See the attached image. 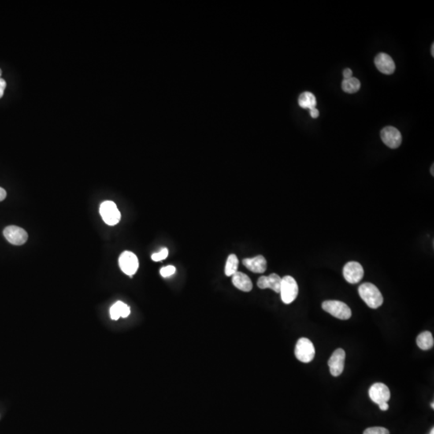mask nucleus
Returning <instances> with one entry per match:
<instances>
[{
	"label": "nucleus",
	"mask_w": 434,
	"mask_h": 434,
	"mask_svg": "<svg viewBox=\"0 0 434 434\" xmlns=\"http://www.w3.org/2000/svg\"><path fill=\"white\" fill-rule=\"evenodd\" d=\"M359 294L364 302L372 309H377L384 302V298L380 290L372 283H366L361 285L359 287Z\"/></svg>",
	"instance_id": "1"
},
{
	"label": "nucleus",
	"mask_w": 434,
	"mask_h": 434,
	"mask_svg": "<svg viewBox=\"0 0 434 434\" xmlns=\"http://www.w3.org/2000/svg\"><path fill=\"white\" fill-rule=\"evenodd\" d=\"M323 310L341 320H347L351 317V310L347 304L336 300H328L322 304Z\"/></svg>",
	"instance_id": "2"
},
{
	"label": "nucleus",
	"mask_w": 434,
	"mask_h": 434,
	"mask_svg": "<svg viewBox=\"0 0 434 434\" xmlns=\"http://www.w3.org/2000/svg\"><path fill=\"white\" fill-rule=\"evenodd\" d=\"M279 294H281V298L285 304L292 303L296 299L298 294V286L293 277L285 276L282 279Z\"/></svg>",
	"instance_id": "3"
},
{
	"label": "nucleus",
	"mask_w": 434,
	"mask_h": 434,
	"mask_svg": "<svg viewBox=\"0 0 434 434\" xmlns=\"http://www.w3.org/2000/svg\"><path fill=\"white\" fill-rule=\"evenodd\" d=\"M294 353H295V357L299 361L306 364V363L311 362L314 358L315 349L310 339L301 338L298 339Z\"/></svg>",
	"instance_id": "4"
},
{
	"label": "nucleus",
	"mask_w": 434,
	"mask_h": 434,
	"mask_svg": "<svg viewBox=\"0 0 434 434\" xmlns=\"http://www.w3.org/2000/svg\"><path fill=\"white\" fill-rule=\"evenodd\" d=\"M99 211L104 222L108 225H116L121 220V212H119L117 205L113 201L102 203Z\"/></svg>",
	"instance_id": "5"
},
{
	"label": "nucleus",
	"mask_w": 434,
	"mask_h": 434,
	"mask_svg": "<svg viewBox=\"0 0 434 434\" xmlns=\"http://www.w3.org/2000/svg\"><path fill=\"white\" fill-rule=\"evenodd\" d=\"M119 266L123 273L132 277L138 269V259L132 252L125 251L122 253L119 260Z\"/></svg>",
	"instance_id": "6"
},
{
	"label": "nucleus",
	"mask_w": 434,
	"mask_h": 434,
	"mask_svg": "<svg viewBox=\"0 0 434 434\" xmlns=\"http://www.w3.org/2000/svg\"><path fill=\"white\" fill-rule=\"evenodd\" d=\"M343 277L350 284L360 283L364 278V271L362 265L357 261H350L343 267Z\"/></svg>",
	"instance_id": "7"
},
{
	"label": "nucleus",
	"mask_w": 434,
	"mask_h": 434,
	"mask_svg": "<svg viewBox=\"0 0 434 434\" xmlns=\"http://www.w3.org/2000/svg\"><path fill=\"white\" fill-rule=\"evenodd\" d=\"M4 236L9 243L14 246H22L28 238L27 232L18 226L11 225L4 228Z\"/></svg>",
	"instance_id": "8"
},
{
	"label": "nucleus",
	"mask_w": 434,
	"mask_h": 434,
	"mask_svg": "<svg viewBox=\"0 0 434 434\" xmlns=\"http://www.w3.org/2000/svg\"><path fill=\"white\" fill-rule=\"evenodd\" d=\"M380 136L384 144L391 149L398 148L402 142L401 132L393 127H384L380 132Z\"/></svg>",
	"instance_id": "9"
},
{
	"label": "nucleus",
	"mask_w": 434,
	"mask_h": 434,
	"mask_svg": "<svg viewBox=\"0 0 434 434\" xmlns=\"http://www.w3.org/2000/svg\"><path fill=\"white\" fill-rule=\"evenodd\" d=\"M345 359H346V353L343 349H337L334 351L333 354L328 361V366L330 368V372L333 376H340L344 369Z\"/></svg>",
	"instance_id": "10"
},
{
	"label": "nucleus",
	"mask_w": 434,
	"mask_h": 434,
	"mask_svg": "<svg viewBox=\"0 0 434 434\" xmlns=\"http://www.w3.org/2000/svg\"><path fill=\"white\" fill-rule=\"evenodd\" d=\"M369 397L374 403L380 404L387 403L391 397L390 390L387 386L382 383H376L374 384L369 389Z\"/></svg>",
	"instance_id": "11"
},
{
	"label": "nucleus",
	"mask_w": 434,
	"mask_h": 434,
	"mask_svg": "<svg viewBox=\"0 0 434 434\" xmlns=\"http://www.w3.org/2000/svg\"><path fill=\"white\" fill-rule=\"evenodd\" d=\"M375 65L378 70L386 75L392 74L396 69L395 63L389 55L379 53L375 58Z\"/></svg>",
	"instance_id": "12"
},
{
	"label": "nucleus",
	"mask_w": 434,
	"mask_h": 434,
	"mask_svg": "<svg viewBox=\"0 0 434 434\" xmlns=\"http://www.w3.org/2000/svg\"><path fill=\"white\" fill-rule=\"evenodd\" d=\"M282 279L277 273H272L269 276H261L257 281V286L261 290L271 289L274 292L280 293Z\"/></svg>",
	"instance_id": "13"
},
{
	"label": "nucleus",
	"mask_w": 434,
	"mask_h": 434,
	"mask_svg": "<svg viewBox=\"0 0 434 434\" xmlns=\"http://www.w3.org/2000/svg\"><path fill=\"white\" fill-rule=\"evenodd\" d=\"M242 262L243 265L253 273H265L267 269V261L262 255H258L253 258H246Z\"/></svg>",
	"instance_id": "14"
},
{
	"label": "nucleus",
	"mask_w": 434,
	"mask_h": 434,
	"mask_svg": "<svg viewBox=\"0 0 434 434\" xmlns=\"http://www.w3.org/2000/svg\"><path fill=\"white\" fill-rule=\"evenodd\" d=\"M233 286L243 292H249L253 290V283L249 277L242 272H236L232 276Z\"/></svg>",
	"instance_id": "15"
},
{
	"label": "nucleus",
	"mask_w": 434,
	"mask_h": 434,
	"mask_svg": "<svg viewBox=\"0 0 434 434\" xmlns=\"http://www.w3.org/2000/svg\"><path fill=\"white\" fill-rule=\"evenodd\" d=\"M298 104L302 109H309L310 110L314 109L317 105L315 96L310 92H304L299 96Z\"/></svg>",
	"instance_id": "16"
},
{
	"label": "nucleus",
	"mask_w": 434,
	"mask_h": 434,
	"mask_svg": "<svg viewBox=\"0 0 434 434\" xmlns=\"http://www.w3.org/2000/svg\"><path fill=\"white\" fill-rule=\"evenodd\" d=\"M417 344L421 350H429L433 347L434 340L429 331H424L417 336Z\"/></svg>",
	"instance_id": "17"
},
{
	"label": "nucleus",
	"mask_w": 434,
	"mask_h": 434,
	"mask_svg": "<svg viewBox=\"0 0 434 434\" xmlns=\"http://www.w3.org/2000/svg\"><path fill=\"white\" fill-rule=\"evenodd\" d=\"M360 81L356 77H350L348 79H344L342 82V89L343 91L346 92L347 94H354L360 90Z\"/></svg>",
	"instance_id": "18"
},
{
	"label": "nucleus",
	"mask_w": 434,
	"mask_h": 434,
	"mask_svg": "<svg viewBox=\"0 0 434 434\" xmlns=\"http://www.w3.org/2000/svg\"><path fill=\"white\" fill-rule=\"evenodd\" d=\"M238 265H239V261H238V257L235 254H230L228 256L227 262H226L225 275L227 277H232L234 273L238 272Z\"/></svg>",
	"instance_id": "19"
},
{
	"label": "nucleus",
	"mask_w": 434,
	"mask_h": 434,
	"mask_svg": "<svg viewBox=\"0 0 434 434\" xmlns=\"http://www.w3.org/2000/svg\"><path fill=\"white\" fill-rule=\"evenodd\" d=\"M116 304H117L119 313H120V316L122 318H127L130 315L131 309L127 306V304H125L124 302H121V301H119V302H116Z\"/></svg>",
	"instance_id": "20"
},
{
	"label": "nucleus",
	"mask_w": 434,
	"mask_h": 434,
	"mask_svg": "<svg viewBox=\"0 0 434 434\" xmlns=\"http://www.w3.org/2000/svg\"><path fill=\"white\" fill-rule=\"evenodd\" d=\"M168 256V249L167 248H164V249H162L161 251L159 252V253H154V254H152L151 259L154 261H163V260L166 259Z\"/></svg>",
	"instance_id": "21"
},
{
	"label": "nucleus",
	"mask_w": 434,
	"mask_h": 434,
	"mask_svg": "<svg viewBox=\"0 0 434 434\" xmlns=\"http://www.w3.org/2000/svg\"><path fill=\"white\" fill-rule=\"evenodd\" d=\"M364 434H389V431L383 427H372L367 428Z\"/></svg>",
	"instance_id": "22"
},
{
	"label": "nucleus",
	"mask_w": 434,
	"mask_h": 434,
	"mask_svg": "<svg viewBox=\"0 0 434 434\" xmlns=\"http://www.w3.org/2000/svg\"><path fill=\"white\" fill-rule=\"evenodd\" d=\"M175 267L173 265H168V266L163 267L160 269V274L163 278H168L172 276L175 273Z\"/></svg>",
	"instance_id": "23"
},
{
	"label": "nucleus",
	"mask_w": 434,
	"mask_h": 434,
	"mask_svg": "<svg viewBox=\"0 0 434 434\" xmlns=\"http://www.w3.org/2000/svg\"><path fill=\"white\" fill-rule=\"evenodd\" d=\"M110 317L113 320H117L119 318H121L120 313H119V308H117V304L116 303L113 305L111 308H110Z\"/></svg>",
	"instance_id": "24"
},
{
	"label": "nucleus",
	"mask_w": 434,
	"mask_h": 434,
	"mask_svg": "<svg viewBox=\"0 0 434 434\" xmlns=\"http://www.w3.org/2000/svg\"><path fill=\"white\" fill-rule=\"evenodd\" d=\"M6 86L7 83L5 80L2 79V78H0V98H2L3 96H4V90H5Z\"/></svg>",
	"instance_id": "25"
},
{
	"label": "nucleus",
	"mask_w": 434,
	"mask_h": 434,
	"mask_svg": "<svg viewBox=\"0 0 434 434\" xmlns=\"http://www.w3.org/2000/svg\"><path fill=\"white\" fill-rule=\"evenodd\" d=\"M343 76H344L345 79H348V78L352 77V71L350 68H346L343 70Z\"/></svg>",
	"instance_id": "26"
},
{
	"label": "nucleus",
	"mask_w": 434,
	"mask_h": 434,
	"mask_svg": "<svg viewBox=\"0 0 434 434\" xmlns=\"http://www.w3.org/2000/svg\"><path fill=\"white\" fill-rule=\"evenodd\" d=\"M310 116H311L313 119H317V117L320 116V111H319L316 108H314V109H310Z\"/></svg>",
	"instance_id": "27"
},
{
	"label": "nucleus",
	"mask_w": 434,
	"mask_h": 434,
	"mask_svg": "<svg viewBox=\"0 0 434 434\" xmlns=\"http://www.w3.org/2000/svg\"><path fill=\"white\" fill-rule=\"evenodd\" d=\"M6 191H5L4 188H2V187H0V202H1V201H4V200H5V198H6Z\"/></svg>",
	"instance_id": "28"
},
{
	"label": "nucleus",
	"mask_w": 434,
	"mask_h": 434,
	"mask_svg": "<svg viewBox=\"0 0 434 434\" xmlns=\"http://www.w3.org/2000/svg\"><path fill=\"white\" fill-rule=\"evenodd\" d=\"M379 407H380V409H381L382 411H387L389 406H388L387 403H383L379 405Z\"/></svg>",
	"instance_id": "29"
},
{
	"label": "nucleus",
	"mask_w": 434,
	"mask_h": 434,
	"mask_svg": "<svg viewBox=\"0 0 434 434\" xmlns=\"http://www.w3.org/2000/svg\"><path fill=\"white\" fill-rule=\"evenodd\" d=\"M431 53H432V57H434V44L432 45V48H431Z\"/></svg>",
	"instance_id": "30"
},
{
	"label": "nucleus",
	"mask_w": 434,
	"mask_h": 434,
	"mask_svg": "<svg viewBox=\"0 0 434 434\" xmlns=\"http://www.w3.org/2000/svg\"><path fill=\"white\" fill-rule=\"evenodd\" d=\"M433 168H434V165H433V164H432V168H431V169H430V172H431V174H432V175H434Z\"/></svg>",
	"instance_id": "31"
},
{
	"label": "nucleus",
	"mask_w": 434,
	"mask_h": 434,
	"mask_svg": "<svg viewBox=\"0 0 434 434\" xmlns=\"http://www.w3.org/2000/svg\"><path fill=\"white\" fill-rule=\"evenodd\" d=\"M430 434H434V428H432V430H431Z\"/></svg>",
	"instance_id": "32"
},
{
	"label": "nucleus",
	"mask_w": 434,
	"mask_h": 434,
	"mask_svg": "<svg viewBox=\"0 0 434 434\" xmlns=\"http://www.w3.org/2000/svg\"><path fill=\"white\" fill-rule=\"evenodd\" d=\"M434 405L433 403L431 404V407H432V409H434V405Z\"/></svg>",
	"instance_id": "33"
},
{
	"label": "nucleus",
	"mask_w": 434,
	"mask_h": 434,
	"mask_svg": "<svg viewBox=\"0 0 434 434\" xmlns=\"http://www.w3.org/2000/svg\"><path fill=\"white\" fill-rule=\"evenodd\" d=\"M1 75H2V70L0 69V78H1Z\"/></svg>",
	"instance_id": "34"
}]
</instances>
